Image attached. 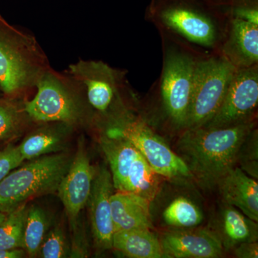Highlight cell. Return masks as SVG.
Wrapping results in <instances>:
<instances>
[{
	"mask_svg": "<svg viewBox=\"0 0 258 258\" xmlns=\"http://www.w3.org/2000/svg\"><path fill=\"white\" fill-rule=\"evenodd\" d=\"M254 128L255 122L251 120L222 128L186 129L176 144V154L192 179L204 189H214L237 166L241 145Z\"/></svg>",
	"mask_w": 258,
	"mask_h": 258,
	"instance_id": "6da1fadb",
	"label": "cell"
},
{
	"mask_svg": "<svg viewBox=\"0 0 258 258\" xmlns=\"http://www.w3.org/2000/svg\"><path fill=\"white\" fill-rule=\"evenodd\" d=\"M71 162L66 154L45 155L11 171L0 181V212L10 213L32 198L55 192Z\"/></svg>",
	"mask_w": 258,
	"mask_h": 258,
	"instance_id": "7a4b0ae2",
	"label": "cell"
},
{
	"mask_svg": "<svg viewBox=\"0 0 258 258\" xmlns=\"http://www.w3.org/2000/svg\"><path fill=\"white\" fill-rule=\"evenodd\" d=\"M43 58L36 42L0 17V88L14 95L42 76Z\"/></svg>",
	"mask_w": 258,
	"mask_h": 258,
	"instance_id": "3957f363",
	"label": "cell"
},
{
	"mask_svg": "<svg viewBox=\"0 0 258 258\" xmlns=\"http://www.w3.org/2000/svg\"><path fill=\"white\" fill-rule=\"evenodd\" d=\"M106 134L133 144L158 175L175 181L192 179L184 160L138 117L123 112L112 118Z\"/></svg>",
	"mask_w": 258,
	"mask_h": 258,
	"instance_id": "277c9868",
	"label": "cell"
},
{
	"mask_svg": "<svg viewBox=\"0 0 258 258\" xmlns=\"http://www.w3.org/2000/svg\"><path fill=\"white\" fill-rule=\"evenodd\" d=\"M100 144L109 163L115 189L152 202L159 191V175L138 149L128 141L108 134L101 137Z\"/></svg>",
	"mask_w": 258,
	"mask_h": 258,
	"instance_id": "5b68a950",
	"label": "cell"
},
{
	"mask_svg": "<svg viewBox=\"0 0 258 258\" xmlns=\"http://www.w3.org/2000/svg\"><path fill=\"white\" fill-rule=\"evenodd\" d=\"M237 69L226 57L197 61L192 99L184 130L200 128L211 119Z\"/></svg>",
	"mask_w": 258,
	"mask_h": 258,
	"instance_id": "8992f818",
	"label": "cell"
},
{
	"mask_svg": "<svg viewBox=\"0 0 258 258\" xmlns=\"http://www.w3.org/2000/svg\"><path fill=\"white\" fill-rule=\"evenodd\" d=\"M197 60L181 53L170 52L164 59L161 96L166 115L176 128L184 130L192 99Z\"/></svg>",
	"mask_w": 258,
	"mask_h": 258,
	"instance_id": "52a82bcc",
	"label": "cell"
},
{
	"mask_svg": "<svg viewBox=\"0 0 258 258\" xmlns=\"http://www.w3.org/2000/svg\"><path fill=\"white\" fill-rule=\"evenodd\" d=\"M257 103V64L237 68L220 108L202 127L222 128L253 120Z\"/></svg>",
	"mask_w": 258,
	"mask_h": 258,
	"instance_id": "ba28073f",
	"label": "cell"
},
{
	"mask_svg": "<svg viewBox=\"0 0 258 258\" xmlns=\"http://www.w3.org/2000/svg\"><path fill=\"white\" fill-rule=\"evenodd\" d=\"M37 92L25 103V111L37 121L74 122L79 111L74 98L58 78L42 74L37 80Z\"/></svg>",
	"mask_w": 258,
	"mask_h": 258,
	"instance_id": "9c48e42d",
	"label": "cell"
},
{
	"mask_svg": "<svg viewBox=\"0 0 258 258\" xmlns=\"http://www.w3.org/2000/svg\"><path fill=\"white\" fill-rule=\"evenodd\" d=\"M70 69L86 88L90 104L101 113L108 111L118 96L123 76L100 61H80Z\"/></svg>",
	"mask_w": 258,
	"mask_h": 258,
	"instance_id": "30bf717a",
	"label": "cell"
},
{
	"mask_svg": "<svg viewBox=\"0 0 258 258\" xmlns=\"http://www.w3.org/2000/svg\"><path fill=\"white\" fill-rule=\"evenodd\" d=\"M113 188L111 171L106 166H101L95 171L87 205L93 240L100 250L112 249L114 227L112 219L111 198Z\"/></svg>",
	"mask_w": 258,
	"mask_h": 258,
	"instance_id": "8fae6325",
	"label": "cell"
},
{
	"mask_svg": "<svg viewBox=\"0 0 258 258\" xmlns=\"http://www.w3.org/2000/svg\"><path fill=\"white\" fill-rule=\"evenodd\" d=\"M95 171L84 144L81 142L76 157L57 189L72 225L76 224L80 212L87 205Z\"/></svg>",
	"mask_w": 258,
	"mask_h": 258,
	"instance_id": "7c38bea8",
	"label": "cell"
},
{
	"mask_svg": "<svg viewBox=\"0 0 258 258\" xmlns=\"http://www.w3.org/2000/svg\"><path fill=\"white\" fill-rule=\"evenodd\" d=\"M159 240L166 257L217 258L225 250L216 234L207 229L169 231Z\"/></svg>",
	"mask_w": 258,
	"mask_h": 258,
	"instance_id": "4fadbf2b",
	"label": "cell"
},
{
	"mask_svg": "<svg viewBox=\"0 0 258 258\" xmlns=\"http://www.w3.org/2000/svg\"><path fill=\"white\" fill-rule=\"evenodd\" d=\"M160 18L166 28L191 42L205 47L216 43V25L203 13L184 7H174L162 11Z\"/></svg>",
	"mask_w": 258,
	"mask_h": 258,
	"instance_id": "5bb4252c",
	"label": "cell"
},
{
	"mask_svg": "<svg viewBox=\"0 0 258 258\" xmlns=\"http://www.w3.org/2000/svg\"><path fill=\"white\" fill-rule=\"evenodd\" d=\"M223 203L238 209L244 215L258 221L257 180L236 166L217 185Z\"/></svg>",
	"mask_w": 258,
	"mask_h": 258,
	"instance_id": "9a60e30c",
	"label": "cell"
},
{
	"mask_svg": "<svg viewBox=\"0 0 258 258\" xmlns=\"http://www.w3.org/2000/svg\"><path fill=\"white\" fill-rule=\"evenodd\" d=\"M215 226V230L212 231L216 234L225 250L233 249L244 242L257 241V222L228 204L223 203Z\"/></svg>",
	"mask_w": 258,
	"mask_h": 258,
	"instance_id": "2e32d148",
	"label": "cell"
},
{
	"mask_svg": "<svg viewBox=\"0 0 258 258\" xmlns=\"http://www.w3.org/2000/svg\"><path fill=\"white\" fill-rule=\"evenodd\" d=\"M150 203V200L136 194L113 193L111 205L114 232L134 229L152 230Z\"/></svg>",
	"mask_w": 258,
	"mask_h": 258,
	"instance_id": "e0dca14e",
	"label": "cell"
},
{
	"mask_svg": "<svg viewBox=\"0 0 258 258\" xmlns=\"http://www.w3.org/2000/svg\"><path fill=\"white\" fill-rule=\"evenodd\" d=\"M225 52L226 57L237 68L257 64L258 25L235 18Z\"/></svg>",
	"mask_w": 258,
	"mask_h": 258,
	"instance_id": "ac0fdd59",
	"label": "cell"
},
{
	"mask_svg": "<svg viewBox=\"0 0 258 258\" xmlns=\"http://www.w3.org/2000/svg\"><path fill=\"white\" fill-rule=\"evenodd\" d=\"M112 248L131 258H166L160 240L149 229L114 232Z\"/></svg>",
	"mask_w": 258,
	"mask_h": 258,
	"instance_id": "d6986e66",
	"label": "cell"
},
{
	"mask_svg": "<svg viewBox=\"0 0 258 258\" xmlns=\"http://www.w3.org/2000/svg\"><path fill=\"white\" fill-rule=\"evenodd\" d=\"M47 228L48 220L43 210L37 206H32L27 210L24 226L23 249L30 257L38 255Z\"/></svg>",
	"mask_w": 258,
	"mask_h": 258,
	"instance_id": "ffe728a7",
	"label": "cell"
},
{
	"mask_svg": "<svg viewBox=\"0 0 258 258\" xmlns=\"http://www.w3.org/2000/svg\"><path fill=\"white\" fill-rule=\"evenodd\" d=\"M166 225L179 229L194 228L203 220L200 209L189 199L179 197L174 199L163 212Z\"/></svg>",
	"mask_w": 258,
	"mask_h": 258,
	"instance_id": "44dd1931",
	"label": "cell"
},
{
	"mask_svg": "<svg viewBox=\"0 0 258 258\" xmlns=\"http://www.w3.org/2000/svg\"><path fill=\"white\" fill-rule=\"evenodd\" d=\"M26 204L7 214L0 223V249H23V232L27 213Z\"/></svg>",
	"mask_w": 258,
	"mask_h": 258,
	"instance_id": "7402d4cb",
	"label": "cell"
},
{
	"mask_svg": "<svg viewBox=\"0 0 258 258\" xmlns=\"http://www.w3.org/2000/svg\"><path fill=\"white\" fill-rule=\"evenodd\" d=\"M62 141L57 134L40 131L27 137L18 147L24 160H30L60 151Z\"/></svg>",
	"mask_w": 258,
	"mask_h": 258,
	"instance_id": "603a6c76",
	"label": "cell"
},
{
	"mask_svg": "<svg viewBox=\"0 0 258 258\" xmlns=\"http://www.w3.org/2000/svg\"><path fill=\"white\" fill-rule=\"evenodd\" d=\"M237 165L247 175L258 179V134L254 128L244 139L239 150Z\"/></svg>",
	"mask_w": 258,
	"mask_h": 258,
	"instance_id": "cb8c5ba5",
	"label": "cell"
},
{
	"mask_svg": "<svg viewBox=\"0 0 258 258\" xmlns=\"http://www.w3.org/2000/svg\"><path fill=\"white\" fill-rule=\"evenodd\" d=\"M68 252L63 232L60 227H56L45 236L38 255L43 258H62L67 257Z\"/></svg>",
	"mask_w": 258,
	"mask_h": 258,
	"instance_id": "d4e9b609",
	"label": "cell"
},
{
	"mask_svg": "<svg viewBox=\"0 0 258 258\" xmlns=\"http://www.w3.org/2000/svg\"><path fill=\"white\" fill-rule=\"evenodd\" d=\"M18 125L19 115L14 107L0 103V140L11 137L18 130Z\"/></svg>",
	"mask_w": 258,
	"mask_h": 258,
	"instance_id": "484cf974",
	"label": "cell"
},
{
	"mask_svg": "<svg viewBox=\"0 0 258 258\" xmlns=\"http://www.w3.org/2000/svg\"><path fill=\"white\" fill-rule=\"evenodd\" d=\"M24 161L18 147L10 146L0 151V181L12 171L17 169Z\"/></svg>",
	"mask_w": 258,
	"mask_h": 258,
	"instance_id": "4316f807",
	"label": "cell"
},
{
	"mask_svg": "<svg viewBox=\"0 0 258 258\" xmlns=\"http://www.w3.org/2000/svg\"><path fill=\"white\" fill-rule=\"evenodd\" d=\"M234 249V254L237 257L257 258L258 244L256 242H244L237 245Z\"/></svg>",
	"mask_w": 258,
	"mask_h": 258,
	"instance_id": "83f0119b",
	"label": "cell"
},
{
	"mask_svg": "<svg viewBox=\"0 0 258 258\" xmlns=\"http://www.w3.org/2000/svg\"><path fill=\"white\" fill-rule=\"evenodd\" d=\"M236 18L245 20L249 23L258 25V11L254 8H241L235 10Z\"/></svg>",
	"mask_w": 258,
	"mask_h": 258,
	"instance_id": "f1b7e54d",
	"label": "cell"
},
{
	"mask_svg": "<svg viewBox=\"0 0 258 258\" xmlns=\"http://www.w3.org/2000/svg\"><path fill=\"white\" fill-rule=\"evenodd\" d=\"M25 251L23 249H1L0 258H21L25 256Z\"/></svg>",
	"mask_w": 258,
	"mask_h": 258,
	"instance_id": "f546056e",
	"label": "cell"
},
{
	"mask_svg": "<svg viewBox=\"0 0 258 258\" xmlns=\"http://www.w3.org/2000/svg\"><path fill=\"white\" fill-rule=\"evenodd\" d=\"M7 216V214L4 212H0V223L5 220V217Z\"/></svg>",
	"mask_w": 258,
	"mask_h": 258,
	"instance_id": "4dcf8cb0",
	"label": "cell"
}]
</instances>
